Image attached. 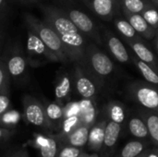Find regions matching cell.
<instances>
[{
    "label": "cell",
    "mask_w": 158,
    "mask_h": 157,
    "mask_svg": "<svg viewBox=\"0 0 158 157\" xmlns=\"http://www.w3.org/2000/svg\"><path fill=\"white\" fill-rule=\"evenodd\" d=\"M138 114L146 123L153 146L158 148V110H150L142 107L138 110Z\"/></svg>",
    "instance_id": "obj_18"
},
{
    "label": "cell",
    "mask_w": 158,
    "mask_h": 157,
    "mask_svg": "<svg viewBox=\"0 0 158 157\" xmlns=\"http://www.w3.org/2000/svg\"><path fill=\"white\" fill-rule=\"evenodd\" d=\"M23 112L27 122L35 127L52 130L46 117L44 105L36 98L31 95H25L23 98Z\"/></svg>",
    "instance_id": "obj_8"
},
{
    "label": "cell",
    "mask_w": 158,
    "mask_h": 157,
    "mask_svg": "<svg viewBox=\"0 0 158 157\" xmlns=\"http://www.w3.org/2000/svg\"><path fill=\"white\" fill-rule=\"evenodd\" d=\"M10 75L6 63L0 59V93H9Z\"/></svg>",
    "instance_id": "obj_31"
},
{
    "label": "cell",
    "mask_w": 158,
    "mask_h": 157,
    "mask_svg": "<svg viewBox=\"0 0 158 157\" xmlns=\"http://www.w3.org/2000/svg\"><path fill=\"white\" fill-rule=\"evenodd\" d=\"M121 7L131 13H142V11L150 5V0H118Z\"/></svg>",
    "instance_id": "obj_29"
},
{
    "label": "cell",
    "mask_w": 158,
    "mask_h": 157,
    "mask_svg": "<svg viewBox=\"0 0 158 157\" xmlns=\"http://www.w3.org/2000/svg\"><path fill=\"white\" fill-rule=\"evenodd\" d=\"M130 97L142 107L158 110V86L148 81H135L127 87Z\"/></svg>",
    "instance_id": "obj_2"
},
{
    "label": "cell",
    "mask_w": 158,
    "mask_h": 157,
    "mask_svg": "<svg viewBox=\"0 0 158 157\" xmlns=\"http://www.w3.org/2000/svg\"><path fill=\"white\" fill-rule=\"evenodd\" d=\"M84 3L97 17L109 21L111 20L118 8V0H81Z\"/></svg>",
    "instance_id": "obj_11"
},
{
    "label": "cell",
    "mask_w": 158,
    "mask_h": 157,
    "mask_svg": "<svg viewBox=\"0 0 158 157\" xmlns=\"http://www.w3.org/2000/svg\"><path fill=\"white\" fill-rule=\"evenodd\" d=\"M80 114V102H69L64 105V118Z\"/></svg>",
    "instance_id": "obj_34"
},
{
    "label": "cell",
    "mask_w": 158,
    "mask_h": 157,
    "mask_svg": "<svg viewBox=\"0 0 158 157\" xmlns=\"http://www.w3.org/2000/svg\"><path fill=\"white\" fill-rule=\"evenodd\" d=\"M74 87V77L73 71H68L60 69L56 73V85H55V96L56 101L63 105L69 101Z\"/></svg>",
    "instance_id": "obj_10"
},
{
    "label": "cell",
    "mask_w": 158,
    "mask_h": 157,
    "mask_svg": "<svg viewBox=\"0 0 158 157\" xmlns=\"http://www.w3.org/2000/svg\"><path fill=\"white\" fill-rule=\"evenodd\" d=\"M98 110L94 99H82L80 101V118L81 125L92 127L96 122Z\"/></svg>",
    "instance_id": "obj_19"
},
{
    "label": "cell",
    "mask_w": 158,
    "mask_h": 157,
    "mask_svg": "<svg viewBox=\"0 0 158 157\" xmlns=\"http://www.w3.org/2000/svg\"><path fill=\"white\" fill-rule=\"evenodd\" d=\"M146 157H158V148L153 146V148H151L147 154Z\"/></svg>",
    "instance_id": "obj_36"
},
{
    "label": "cell",
    "mask_w": 158,
    "mask_h": 157,
    "mask_svg": "<svg viewBox=\"0 0 158 157\" xmlns=\"http://www.w3.org/2000/svg\"><path fill=\"white\" fill-rule=\"evenodd\" d=\"M81 125V121L79 115L71 116V117L64 118V120L61 124V127H60L61 130L58 135L59 139L62 140L63 138H65L67 135H69L71 131H73L75 129H77Z\"/></svg>",
    "instance_id": "obj_27"
},
{
    "label": "cell",
    "mask_w": 158,
    "mask_h": 157,
    "mask_svg": "<svg viewBox=\"0 0 158 157\" xmlns=\"http://www.w3.org/2000/svg\"><path fill=\"white\" fill-rule=\"evenodd\" d=\"M151 27L158 32V6L154 3L148 5L141 13Z\"/></svg>",
    "instance_id": "obj_30"
},
{
    "label": "cell",
    "mask_w": 158,
    "mask_h": 157,
    "mask_svg": "<svg viewBox=\"0 0 158 157\" xmlns=\"http://www.w3.org/2000/svg\"><path fill=\"white\" fill-rule=\"evenodd\" d=\"M118 31L125 37L126 40H140L143 37L134 30L131 24L126 19L122 18H116L114 21Z\"/></svg>",
    "instance_id": "obj_26"
},
{
    "label": "cell",
    "mask_w": 158,
    "mask_h": 157,
    "mask_svg": "<svg viewBox=\"0 0 158 157\" xmlns=\"http://www.w3.org/2000/svg\"><path fill=\"white\" fill-rule=\"evenodd\" d=\"M150 141L139 140L129 142L121 150L119 157H136L140 155L145 149L150 147Z\"/></svg>",
    "instance_id": "obj_25"
},
{
    "label": "cell",
    "mask_w": 158,
    "mask_h": 157,
    "mask_svg": "<svg viewBox=\"0 0 158 157\" xmlns=\"http://www.w3.org/2000/svg\"><path fill=\"white\" fill-rule=\"evenodd\" d=\"M131 62L139 69V71L141 72V74L143 75V77L144 78L146 81L158 86V72L155 68H153L147 63L142 61L135 55L131 56Z\"/></svg>",
    "instance_id": "obj_24"
},
{
    "label": "cell",
    "mask_w": 158,
    "mask_h": 157,
    "mask_svg": "<svg viewBox=\"0 0 158 157\" xmlns=\"http://www.w3.org/2000/svg\"><path fill=\"white\" fill-rule=\"evenodd\" d=\"M10 134H11V130L9 129L0 127V141L8 138L10 136Z\"/></svg>",
    "instance_id": "obj_35"
},
{
    "label": "cell",
    "mask_w": 158,
    "mask_h": 157,
    "mask_svg": "<svg viewBox=\"0 0 158 157\" xmlns=\"http://www.w3.org/2000/svg\"><path fill=\"white\" fill-rule=\"evenodd\" d=\"M90 128L91 127L86 125H81L73 131H71L69 135H67L65 138H63L62 141L66 143V145L83 148L87 145L88 143Z\"/></svg>",
    "instance_id": "obj_20"
},
{
    "label": "cell",
    "mask_w": 158,
    "mask_h": 157,
    "mask_svg": "<svg viewBox=\"0 0 158 157\" xmlns=\"http://www.w3.org/2000/svg\"><path fill=\"white\" fill-rule=\"evenodd\" d=\"M27 51L30 63L32 66H38L45 62H59L51 49L30 30H27Z\"/></svg>",
    "instance_id": "obj_5"
},
{
    "label": "cell",
    "mask_w": 158,
    "mask_h": 157,
    "mask_svg": "<svg viewBox=\"0 0 158 157\" xmlns=\"http://www.w3.org/2000/svg\"><path fill=\"white\" fill-rule=\"evenodd\" d=\"M153 42H154V46H155V48H156V50L158 54V32L156 33V37L153 39Z\"/></svg>",
    "instance_id": "obj_39"
},
{
    "label": "cell",
    "mask_w": 158,
    "mask_h": 157,
    "mask_svg": "<svg viewBox=\"0 0 158 157\" xmlns=\"http://www.w3.org/2000/svg\"><path fill=\"white\" fill-rule=\"evenodd\" d=\"M18 2L23 3V4H32V3H36L37 0H16Z\"/></svg>",
    "instance_id": "obj_40"
},
{
    "label": "cell",
    "mask_w": 158,
    "mask_h": 157,
    "mask_svg": "<svg viewBox=\"0 0 158 157\" xmlns=\"http://www.w3.org/2000/svg\"><path fill=\"white\" fill-rule=\"evenodd\" d=\"M128 128H129V131L134 138L151 142L150 134L146 123L139 114L138 116H134L130 118L128 123Z\"/></svg>",
    "instance_id": "obj_21"
},
{
    "label": "cell",
    "mask_w": 158,
    "mask_h": 157,
    "mask_svg": "<svg viewBox=\"0 0 158 157\" xmlns=\"http://www.w3.org/2000/svg\"><path fill=\"white\" fill-rule=\"evenodd\" d=\"M105 39L108 50L118 62L128 63L131 61V55L129 54L125 45L117 36L109 31H105Z\"/></svg>",
    "instance_id": "obj_15"
},
{
    "label": "cell",
    "mask_w": 158,
    "mask_h": 157,
    "mask_svg": "<svg viewBox=\"0 0 158 157\" xmlns=\"http://www.w3.org/2000/svg\"><path fill=\"white\" fill-rule=\"evenodd\" d=\"M45 107L46 117L52 129L60 128L64 120V105L55 101L49 103Z\"/></svg>",
    "instance_id": "obj_22"
},
{
    "label": "cell",
    "mask_w": 158,
    "mask_h": 157,
    "mask_svg": "<svg viewBox=\"0 0 158 157\" xmlns=\"http://www.w3.org/2000/svg\"><path fill=\"white\" fill-rule=\"evenodd\" d=\"M106 114L108 120L122 125L126 119V109L122 103L118 101H110L106 105Z\"/></svg>",
    "instance_id": "obj_23"
},
{
    "label": "cell",
    "mask_w": 158,
    "mask_h": 157,
    "mask_svg": "<svg viewBox=\"0 0 158 157\" xmlns=\"http://www.w3.org/2000/svg\"><path fill=\"white\" fill-rule=\"evenodd\" d=\"M84 67L102 81L114 70V63L96 45L89 44L86 49Z\"/></svg>",
    "instance_id": "obj_4"
},
{
    "label": "cell",
    "mask_w": 158,
    "mask_h": 157,
    "mask_svg": "<svg viewBox=\"0 0 158 157\" xmlns=\"http://www.w3.org/2000/svg\"><path fill=\"white\" fill-rule=\"evenodd\" d=\"M6 11V0H0V13Z\"/></svg>",
    "instance_id": "obj_38"
},
{
    "label": "cell",
    "mask_w": 158,
    "mask_h": 157,
    "mask_svg": "<svg viewBox=\"0 0 158 157\" xmlns=\"http://www.w3.org/2000/svg\"><path fill=\"white\" fill-rule=\"evenodd\" d=\"M40 153L42 157H56L58 151L57 140L53 137H46L44 143L40 145Z\"/></svg>",
    "instance_id": "obj_28"
},
{
    "label": "cell",
    "mask_w": 158,
    "mask_h": 157,
    "mask_svg": "<svg viewBox=\"0 0 158 157\" xmlns=\"http://www.w3.org/2000/svg\"><path fill=\"white\" fill-rule=\"evenodd\" d=\"M126 40V39H125ZM128 45L131 48L134 55L142 61L150 65L158 72V58L155 53L148 47L143 39L140 40H126Z\"/></svg>",
    "instance_id": "obj_13"
},
{
    "label": "cell",
    "mask_w": 158,
    "mask_h": 157,
    "mask_svg": "<svg viewBox=\"0 0 158 157\" xmlns=\"http://www.w3.org/2000/svg\"><path fill=\"white\" fill-rule=\"evenodd\" d=\"M0 39H1V33H0Z\"/></svg>",
    "instance_id": "obj_44"
},
{
    "label": "cell",
    "mask_w": 158,
    "mask_h": 157,
    "mask_svg": "<svg viewBox=\"0 0 158 157\" xmlns=\"http://www.w3.org/2000/svg\"><path fill=\"white\" fill-rule=\"evenodd\" d=\"M106 123H107L106 119H102L100 121H96L90 128L88 143H87V145L90 151L98 153L102 150V147L104 144Z\"/></svg>",
    "instance_id": "obj_16"
},
{
    "label": "cell",
    "mask_w": 158,
    "mask_h": 157,
    "mask_svg": "<svg viewBox=\"0 0 158 157\" xmlns=\"http://www.w3.org/2000/svg\"><path fill=\"white\" fill-rule=\"evenodd\" d=\"M80 157H98V155H97L96 153H94V154H93V155H87V154L83 153Z\"/></svg>",
    "instance_id": "obj_42"
},
{
    "label": "cell",
    "mask_w": 158,
    "mask_h": 157,
    "mask_svg": "<svg viewBox=\"0 0 158 157\" xmlns=\"http://www.w3.org/2000/svg\"><path fill=\"white\" fill-rule=\"evenodd\" d=\"M124 18L131 24L134 30L146 40H153L156 35V31L149 25L145 19L140 13H131L124 8H122Z\"/></svg>",
    "instance_id": "obj_12"
},
{
    "label": "cell",
    "mask_w": 158,
    "mask_h": 157,
    "mask_svg": "<svg viewBox=\"0 0 158 157\" xmlns=\"http://www.w3.org/2000/svg\"><path fill=\"white\" fill-rule=\"evenodd\" d=\"M151 149V147H148L147 149H145L140 155H138V156L136 157H146V155H147V154H148V152H149V150Z\"/></svg>",
    "instance_id": "obj_41"
},
{
    "label": "cell",
    "mask_w": 158,
    "mask_h": 157,
    "mask_svg": "<svg viewBox=\"0 0 158 157\" xmlns=\"http://www.w3.org/2000/svg\"><path fill=\"white\" fill-rule=\"evenodd\" d=\"M41 9L43 11L44 20L50 25L58 33V35L80 31L64 9H60L53 6H44Z\"/></svg>",
    "instance_id": "obj_6"
},
{
    "label": "cell",
    "mask_w": 158,
    "mask_h": 157,
    "mask_svg": "<svg viewBox=\"0 0 158 157\" xmlns=\"http://www.w3.org/2000/svg\"><path fill=\"white\" fill-rule=\"evenodd\" d=\"M24 20L27 26V29L34 32L57 56L59 62L68 63L69 62L65 50L62 40L58 33L44 20H41L35 18L31 14H25Z\"/></svg>",
    "instance_id": "obj_1"
},
{
    "label": "cell",
    "mask_w": 158,
    "mask_h": 157,
    "mask_svg": "<svg viewBox=\"0 0 158 157\" xmlns=\"http://www.w3.org/2000/svg\"><path fill=\"white\" fill-rule=\"evenodd\" d=\"M56 157H58V156H56Z\"/></svg>",
    "instance_id": "obj_45"
},
{
    "label": "cell",
    "mask_w": 158,
    "mask_h": 157,
    "mask_svg": "<svg viewBox=\"0 0 158 157\" xmlns=\"http://www.w3.org/2000/svg\"><path fill=\"white\" fill-rule=\"evenodd\" d=\"M121 132V125L118 123H116L114 121L108 120L106 127L105 131V139H104V144L102 147L103 155L105 157H107L113 149L115 148Z\"/></svg>",
    "instance_id": "obj_17"
},
{
    "label": "cell",
    "mask_w": 158,
    "mask_h": 157,
    "mask_svg": "<svg viewBox=\"0 0 158 157\" xmlns=\"http://www.w3.org/2000/svg\"><path fill=\"white\" fill-rule=\"evenodd\" d=\"M10 107L9 93H0V120L6 114Z\"/></svg>",
    "instance_id": "obj_33"
},
{
    "label": "cell",
    "mask_w": 158,
    "mask_h": 157,
    "mask_svg": "<svg viewBox=\"0 0 158 157\" xmlns=\"http://www.w3.org/2000/svg\"><path fill=\"white\" fill-rule=\"evenodd\" d=\"M74 88L82 99H94L103 86V81L84 66L76 64L73 70Z\"/></svg>",
    "instance_id": "obj_3"
},
{
    "label": "cell",
    "mask_w": 158,
    "mask_h": 157,
    "mask_svg": "<svg viewBox=\"0 0 158 157\" xmlns=\"http://www.w3.org/2000/svg\"><path fill=\"white\" fill-rule=\"evenodd\" d=\"M59 36L62 40L64 50L69 61L84 66L87 43L83 33L78 31Z\"/></svg>",
    "instance_id": "obj_7"
},
{
    "label": "cell",
    "mask_w": 158,
    "mask_h": 157,
    "mask_svg": "<svg viewBox=\"0 0 158 157\" xmlns=\"http://www.w3.org/2000/svg\"><path fill=\"white\" fill-rule=\"evenodd\" d=\"M12 157H29L28 154L25 150H19V152H17L15 155H13Z\"/></svg>",
    "instance_id": "obj_37"
},
{
    "label": "cell",
    "mask_w": 158,
    "mask_h": 157,
    "mask_svg": "<svg viewBox=\"0 0 158 157\" xmlns=\"http://www.w3.org/2000/svg\"><path fill=\"white\" fill-rule=\"evenodd\" d=\"M64 11L81 32L92 39L96 44H103V38L100 35L98 28L88 15L79 9L71 7H66Z\"/></svg>",
    "instance_id": "obj_9"
},
{
    "label": "cell",
    "mask_w": 158,
    "mask_h": 157,
    "mask_svg": "<svg viewBox=\"0 0 158 157\" xmlns=\"http://www.w3.org/2000/svg\"><path fill=\"white\" fill-rule=\"evenodd\" d=\"M150 1H151V2H153L155 5H156V6H158V0H150Z\"/></svg>",
    "instance_id": "obj_43"
},
{
    "label": "cell",
    "mask_w": 158,
    "mask_h": 157,
    "mask_svg": "<svg viewBox=\"0 0 158 157\" xmlns=\"http://www.w3.org/2000/svg\"><path fill=\"white\" fill-rule=\"evenodd\" d=\"M82 154L83 152L81 148L67 145L59 151L58 157H80Z\"/></svg>",
    "instance_id": "obj_32"
},
{
    "label": "cell",
    "mask_w": 158,
    "mask_h": 157,
    "mask_svg": "<svg viewBox=\"0 0 158 157\" xmlns=\"http://www.w3.org/2000/svg\"><path fill=\"white\" fill-rule=\"evenodd\" d=\"M28 60L21 51L14 50L7 58L6 66L10 75L13 80L21 79L27 69Z\"/></svg>",
    "instance_id": "obj_14"
}]
</instances>
